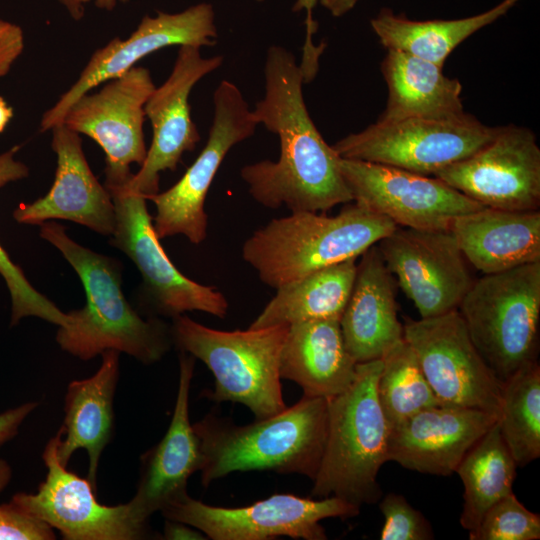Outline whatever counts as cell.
Here are the masks:
<instances>
[{"instance_id":"obj_1","label":"cell","mask_w":540,"mask_h":540,"mask_svg":"<svg viewBox=\"0 0 540 540\" xmlns=\"http://www.w3.org/2000/svg\"><path fill=\"white\" fill-rule=\"evenodd\" d=\"M265 95L251 110L257 125L276 134L277 161L247 164L240 171L252 198L269 209L326 212L353 202L340 170V157L323 139L303 97V73L294 55L281 46L268 49Z\"/></svg>"},{"instance_id":"obj_2","label":"cell","mask_w":540,"mask_h":540,"mask_svg":"<svg viewBox=\"0 0 540 540\" xmlns=\"http://www.w3.org/2000/svg\"><path fill=\"white\" fill-rule=\"evenodd\" d=\"M40 236L57 248L78 274L86 303L68 312L58 327L60 348L84 361L106 350L126 353L149 365L161 360L173 344L171 327L159 318H142L122 292V264L71 239L55 222L40 225Z\"/></svg>"},{"instance_id":"obj_3","label":"cell","mask_w":540,"mask_h":540,"mask_svg":"<svg viewBox=\"0 0 540 540\" xmlns=\"http://www.w3.org/2000/svg\"><path fill=\"white\" fill-rule=\"evenodd\" d=\"M327 399L302 398L291 407L253 423L237 425L213 413L193 424L202 452L204 487L234 472L273 471L314 480L323 455Z\"/></svg>"},{"instance_id":"obj_4","label":"cell","mask_w":540,"mask_h":540,"mask_svg":"<svg viewBox=\"0 0 540 540\" xmlns=\"http://www.w3.org/2000/svg\"><path fill=\"white\" fill-rule=\"evenodd\" d=\"M396 227L355 202L335 216L291 212L254 231L242 246V257L264 284L276 290L317 270L357 259Z\"/></svg>"},{"instance_id":"obj_5","label":"cell","mask_w":540,"mask_h":540,"mask_svg":"<svg viewBox=\"0 0 540 540\" xmlns=\"http://www.w3.org/2000/svg\"><path fill=\"white\" fill-rule=\"evenodd\" d=\"M382 360L357 363L352 384L327 399V437L313 497H338L358 507L379 502L377 476L387 462L389 425L377 395Z\"/></svg>"},{"instance_id":"obj_6","label":"cell","mask_w":540,"mask_h":540,"mask_svg":"<svg viewBox=\"0 0 540 540\" xmlns=\"http://www.w3.org/2000/svg\"><path fill=\"white\" fill-rule=\"evenodd\" d=\"M172 320L173 344L202 361L214 376L213 390L205 393L209 399L243 404L256 419L287 407L279 367L288 325L223 331L184 314Z\"/></svg>"},{"instance_id":"obj_7","label":"cell","mask_w":540,"mask_h":540,"mask_svg":"<svg viewBox=\"0 0 540 540\" xmlns=\"http://www.w3.org/2000/svg\"><path fill=\"white\" fill-rule=\"evenodd\" d=\"M457 310L475 348L503 383L537 361L540 261L483 274Z\"/></svg>"},{"instance_id":"obj_8","label":"cell","mask_w":540,"mask_h":540,"mask_svg":"<svg viewBox=\"0 0 540 540\" xmlns=\"http://www.w3.org/2000/svg\"><path fill=\"white\" fill-rule=\"evenodd\" d=\"M497 129L467 112L441 118L377 120L332 147L344 159L384 164L430 176L473 154L493 138Z\"/></svg>"},{"instance_id":"obj_9","label":"cell","mask_w":540,"mask_h":540,"mask_svg":"<svg viewBox=\"0 0 540 540\" xmlns=\"http://www.w3.org/2000/svg\"><path fill=\"white\" fill-rule=\"evenodd\" d=\"M128 180L104 182L115 209V228L109 243L136 265L146 303L154 313L172 319L192 311L224 318L229 307L226 297L214 286L197 283L175 267L155 233L145 197L132 191Z\"/></svg>"},{"instance_id":"obj_10","label":"cell","mask_w":540,"mask_h":540,"mask_svg":"<svg viewBox=\"0 0 540 540\" xmlns=\"http://www.w3.org/2000/svg\"><path fill=\"white\" fill-rule=\"evenodd\" d=\"M160 512L167 520L191 525L212 540H270L281 536L325 540L322 520L355 517L360 507L334 496L313 499L287 493L242 507H219L187 493Z\"/></svg>"},{"instance_id":"obj_11","label":"cell","mask_w":540,"mask_h":540,"mask_svg":"<svg viewBox=\"0 0 540 540\" xmlns=\"http://www.w3.org/2000/svg\"><path fill=\"white\" fill-rule=\"evenodd\" d=\"M213 102L209 137L196 160L171 188L147 198L156 208L153 226L159 239L181 234L191 243L200 244L207 238L204 207L208 190L231 148L255 133L257 123L234 83L221 81Z\"/></svg>"},{"instance_id":"obj_12","label":"cell","mask_w":540,"mask_h":540,"mask_svg":"<svg viewBox=\"0 0 540 540\" xmlns=\"http://www.w3.org/2000/svg\"><path fill=\"white\" fill-rule=\"evenodd\" d=\"M403 329L440 404L499 417L502 382L475 348L458 310L408 320Z\"/></svg>"},{"instance_id":"obj_13","label":"cell","mask_w":540,"mask_h":540,"mask_svg":"<svg viewBox=\"0 0 540 540\" xmlns=\"http://www.w3.org/2000/svg\"><path fill=\"white\" fill-rule=\"evenodd\" d=\"M339 165L353 202L400 227L450 230L456 217L484 208L434 176L341 157Z\"/></svg>"},{"instance_id":"obj_14","label":"cell","mask_w":540,"mask_h":540,"mask_svg":"<svg viewBox=\"0 0 540 540\" xmlns=\"http://www.w3.org/2000/svg\"><path fill=\"white\" fill-rule=\"evenodd\" d=\"M60 432L43 452L45 480L35 493H16L11 502L57 529L66 540H137L149 536L129 502L107 506L97 501L88 479L69 471L58 458Z\"/></svg>"},{"instance_id":"obj_15","label":"cell","mask_w":540,"mask_h":540,"mask_svg":"<svg viewBox=\"0 0 540 540\" xmlns=\"http://www.w3.org/2000/svg\"><path fill=\"white\" fill-rule=\"evenodd\" d=\"M433 176L484 207L539 210L540 148L527 127L499 126L484 146Z\"/></svg>"},{"instance_id":"obj_16","label":"cell","mask_w":540,"mask_h":540,"mask_svg":"<svg viewBox=\"0 0 540 540\" xmlns=\"http://www.w3.org/2000/svg\"><path fill=\"white\" fill-rule=\"evenodd\" d=\"M103 84L98 92L79 97L62 124L87 135L103 149L105 182H122L133 175L131 164L141 166L145 161L144 107L156 86L150 71L136 65Z\"/></svg>"},{"instance_id":"obj_17","label":"cell","mask_w":540,"mask_h":540,"mask_svg":"<svg viewBox=\"0 0 540 540\" xmlns=\"http://www.w3.org/2000/svg\"><path fill=\"white\" fill-rule=\"evenodd\" d=\"M377 247L421 318L457 310L475 280L450 230L397 226Z\"/></svg>"},{"instance_id":"obj_18","label":"cell","mask_w":540,"mask_h":540,"mask_svg":"<svg viewBox=\"0 0 540 540\" xmlns=\"http://www.w3.org/2000/svg\"><path fill=\"white\" fill-rule=\"evenodd\" d=\"M217 37L215 12L209 3L178 13L159 11L154 17L144 16L128 38L115 37L92 54L76 82L43 114L40 130L62 124L65 113L79 97L124 74L145 56L173 45L213 46Z\"/></svg>"},{"instance_id":"obj_19","label":"cell","mask_w":540,"mask_h":540,"mask_svg":"<svg viewBox=\"0 0 540 540\" xmlns=\"http://www.w3.org/2000/svg\"><path fill=\"white\" fill-rule=\"evenodd\" d=\"M222 63V56L204 58L200 47L181 45L169 77L149 96L144 111L152 125V142L139 171L127 182L146 200L159 192L160 173L176 170L184 152L193 151L200 141L191 118L189 95L199 80Z\"/></svg>"},{"instance_id":"obj_20","label":"cell","mask_w":540,"mask_h":540,"mask_svg":"<svg viewBox=\"0 0 540 540\" xmlns=\"http://www.w3.org/2000/svg\"><path fill=\"white\" fill-rule=\"evenodd\" d=\"M497 420L473 408H426L389 428L387 460L419 473L449 476Z\"/></svg>"},{"instance_id":"obj_21","label":"cell","mask_w":540,"mask_h":540,"mask_svg":"<svg viewBox=\"0 0 540 540\" xmlns=\"http://www.w3.org/2000/svg\"><path fill=\"white\" fill-rule=\"evenodd\" d=\"M51 131V146L57 156L53 185L45 196L18 205L14 219L20 224L39 226L50 220H68L111 236L115 228L114 204L91 171L79 134L63 124Z\"/></svg>"},{"instance_id":"obj_22","label":"cell","mask_w":540,"mask_h":540,"mask_svg":"<svg viewBox=\"0 0 540 540\" xmlns=\"http://www.w3.org/2000/svg\"><path fill=\"white\" fill-rule=\"evenodd\" d=\"M194 366L195 358L181 352L177 396L169 427L160 442L141 457L137 490L129 504L144 523H148L152 514L187 494L188 479L202 466L200 441L189 416Z\"/></svg>"},{"instance_id":"obj_23","label":"cell","mask_w":540,"mask_h":540,"mask_svg":"<svg viewBox=\"0 0 540 540\" xmlns=\"http://www.w3.org/2000/svg\"><path fill=\"white\" fill-rule=\"evenodd\" d=\"M360 257L339 320L345 347L356 363L381 359L404 338L403 325L397 316L395 281L377 244Z\"/></svg>"},{"instance_id":"obj_24","label":"cell","mask_w":540,"mask_h":540,"mask_svg":"<svg viewBox=\"0 0 540 540\" xmlns=\"http://www.w3.org/2000/svg\"><path fill=\"white\" fill-rule=\"evenodd\" d=\"M453 233L465 259L483 274L540 261V211L484 207L460 215Z\"/></svg>"},{"instance_id":"obj_25","label":"cell","mask_w":540,"mask_h":540,"mask_svg":"<svg viewBox=\"0 0 540 540\" xmlns=\"http://www.w3.org/2000/svg\"><path fill=\"white\" fill-rule=\"evenodd\" d=\"M99 369L92 376L69 383L65 394L63 426L60 428L58 458L67 466L79 449L89 458L88 477L96 490V479L102 452L109 443L114 426L113 400L119 378V356L116 350L102 354Z\"/></svg>"},{"instance_id":"obj_26","label":"cell","mask_w":540,"mask_h":540,"mask_svg":"<svg viewBox=\"0 0 540 540\" xmlns=\"http://www.w3.org/2000/svg\"><path fill=\"white\" fill-rule=\"evenodd\" d=\"M357 363L348 353L339 319L289 325L280 356V377L309 397L331 398L354 381Z\"/></svg>"},{"instance_id":"obj_27","label":"cell","mask_w":540,"mask_h":540,"mask_svg":"<svg viewBox=\"0 0 540 540\" xmlns=\"http://www.w3.org/2000/svg\"><path fill=\"white\" fill-rule=\"evenodd\" d=\"M443 67L398 50H387L381 72L388 87L385 110L377 120L451 117L465 112L462 85Z\"/></svg>"},{"instance_id":"obj_28","label":"cell","mask_w":540,"mask_h":540,"mask_svg":"<svg viewBox=\"0 0 540 540\" xmlns=\"http://www.w3.org/2000/svg\"><path fill=\"white\" fill-rule=\"evenodd\" d=\"M518 1L503 0L485 12L451 20H411L383 8L370 24L387 50L406 52L443 67L459 44L505 15Z\"/></svg>"},{"instance_id":"obj_29","label":"cell","mask_w":540,"mask_h":540,"mask_svg":"<svg viewBox=\"0 0 540 540\" xmlns=\"http://www.w3.org/2000/svg\"><path fill=\"white\" fill-rule=\"evenodd\" d=\"M356 259L325 267L276 289L249 328L259 329L299 322L339 319L356 275Z\"/></svg>"},{"instance_id":"obj_30","label":"cell","mask_w":540,"mask_h":540,"mask_svg":"<svg viewBox=\"0 0 540 540\" xmlns=\"http://www.w3.org/2000/svg\"><path fill=\"white\" fill-rule=\"evenodd\" d=\"M517 467L496 422L455 470L464 487L462 528L468 532L475 529L492 505L513 492Z\"/></svg>"},{"instance_id":"obj_31","label":"cell","mask_w":540,"mask_h":540,"mask_svg":"<svg viewBox=\"0 0 540 540\" xmlns=\"http://www.w3.org/2000/svg\"><path fill=\"white\" fill-rule=\"evenodd\" d=\"M498 426L518 467L540 457V366L534 361L502 383Z\"/></svg>"},{"instance_id":"obj_32","label":"cell","mask_w":540,"mask_h":540,"mask_svg":"<svg viewBox=\"0 0 540 540\" xmlns=\"http://www.w3.org/2000/svg\"><path fill=\"white\" fill-rule=\"evenodd\" d=\"M381 360L377 395L389 428L421 410L440 404L414 350L404 338L391 347Z\"/></svg>"},{"instance_id":"obj_33","label":"cell","mask_w":540,"mask_h":540,"mask_svg":"<svg viewBox=\"0 0 540 540\" xmlns=\"http://www.w3.org/2000/svg\"><path fill=\"white\" fill-rule=\"evenodd\" d=\"M19 146L0 154V188L10 182L26 178L29 168L15 159ZM0 275L4 279L11 297V326L29 316L38 317L58 327L69 321L68 313L59 309L44 294L37 291L0 244Z\"/></svg>"},{"instance_id":"obj_34","label":"cell","mask_w":540,"mask_h":540,"mask_svg":"<svg viewBox=\"0 0 540 540\" xmlns=\"http://www.w3.org/2000/svg\"><path fill=\"white\" fill-rule=\"evenodd\" d=\"M540 516L528 510L513 492L492 505L475 529L470 540H538Z\"/></svg>"},{"instance_id":"obj_35","label":"cell","mask_w":540,"mask_h":540,"mask_svg":"<svg viewBox=\"0 0 540 540\" xmlns=\"http://www.w3.org/2000/svg\"><path fill=\"white\" fill-rule=\"evenodd\" d=\"M384 517L380 532L381 540H431L434 532L431 523L406 498L397 493H388L379 500Z\"/></svg>"},{"instance_id":"obj_36","label":"cell","mask_w":540,"mask_h":540,"mask_svg":"<svg viewBox=\"0 0 540 540\" xmlns=\"http://www.w3.org/2000/svg\"><path fill=\"white\" fill-rule=\"evenodd\" d=\"M54 529L11 501L0 504V540H52Z\"/></svg>"},{"instance_id":"obj_37","label":"cell","mask_w":540,"mask_h":540,"mask_svg":"<svg viewBox=\"0 0 540 540\" xmlns=\"http://www.w3.org/2000/svg\"><path fill=\"white\" fill-rule=\"evenodd\" d=\"M318 3V0H296L293 5V12H306V38L303 45L302 61L299 64L306 82H310L316 75L319 66V57L322 53V47L315 46L313 43V35L317 30L316 23L313 19V9Z\"/></svg>"},{"instance_id":"obj_38","label":"cell","mask_w":540,"mask_h":540,"mask_svg":"<svg viewBox=\"0 0 540 540\" xmlns=\"http://www.w3.org/2000/svg\"><path fill=\"white\" fill-rule=\"evenodd\" d=\"M22 28L10 21L0 19V78L9 73L24 50Z\"/></svg>"},{"instance_id":"obj_39","label":"cell","mask_w":540,"mask_h":540,"mask_svg":"<svg viewBox=\"0 0 540 540\" xmlns=\"http://www.w3.org/2000/svg\"><path fill=\"white\" fill-rule=\"evenodd\" d=\"M37 406V402L30 401L0 413V449L18 434L24 420Z\"/></svg>"},{"instance_id":"obj_40","label":"cell","mask_w":540,"mask_h":540,"mask_svg":"<svg viewBox=\"0 0 540 540\" xmlns=\"http://www.w3.org/2000/svg\"><path fill=\"white\" fill-rule=\"evenodd\" d=\"M163 538L167 540H205L207 536L197 528L183 522L167 520Z\"/></svg>"},{"instance_id":"obj_41","label":"cell","mask_w":540,"mask_h":540,"mask_svg":"<svg viewBox=\"0 0 540 540\" xmlns=\"http://www.w3.org/2000/svg\"><path fill=\"white\" fill-rule=\"evenodd\" d=\"M359 0H318L334 17H341L354 8Z\"/></svg>"},{"instance_id":"obj_42","label":"cell","mask_w":540,"mask_h":540,"mask_svg":"<svg viewBox=\"0 0 540 540\" xmlns=\"http://www.w3.org/2000/svg\"><path fill=\"white\" fill-rule=\"evenodd\" d=\"M74 20H80L84 16V6L78 0H58Z\"/></svg>"},{"instance_id":"obj_43","label":"cell","mask_w":540,"mask_h":540,"mask_svg":"<svg viewBox=\"0 0 540 540\" xmlns=\"http://www.w3.org/2000/svg\"><path fill=\"white\" fill-rule=\"evenodd\" d=\"M13 117V109L4 98L0 97V133H2Z\"/></svg>"},{"instance_id":"obj_44","label":"cell","mask_w":540,"mask_h":540,"mask_svg":"<svg viewBox=\"0 0 540 540\" xmlns=\"http://www.w3.org/2000/svg\"><path fill=\"white\" fill-rule=\"evenodd\" d=\"M12 478V468L9 463L0 459V494L8 486Z\"/></svg>"},{"instance_id":"obj_45","label":"cell","mask_w":540,"mask_h":540,"mask_svg":"<svg viewBox=\"0 0 540 540\" xmlns=\"http://www.w3.org/2000/svg\"><path fill=\"white\" fill-rule=\"evenodd\" d=\"M81 4L90 2L91 0H78ZM98 8L112 11L119 2L126 3L128 0H93Z\"/></svg>"},{"instance_id":"obj_46","label":"cell","mask_w":540,"mask_h":540,"mask_svg":"<svg viewBox=\"0 0 540 540\" xmlns=\"http://www.w3.org/2000/svg\"><path fill=\"white\" fill-rule=\"evenodd\" d=\"M256 1H258V2H263V1H265V0H256Z\"/></svg>"}]
</instances>
